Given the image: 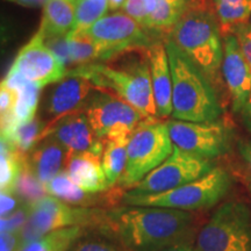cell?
I'll return each mask as SVG.
<instances>
[{
    "label": "cell",
    "instance_id": "1",
    "mask_svg": "<svg viewBox=\"0 0 251 251\" xmlns=\"http://www.w3.org/2000/svg\"><path fill=\"white\" fill-rule=\"evenodd\" d=\"M128 251H163L186 242L193 226L190 212L150 206L113 209L106 224Z\"/></svg>",
    "mask_w": 251,
    "mask_h": 251
},
{
    "label": "cell",
    "instance_id": "2",
    "mask_svg": "<svg viewBox=\"0 0 251 251\" xmlns=\"http://www.w3.org/2000/svg\"><path fill=\"white\" fill-rule=\"evenodd\" d=\"M98 89L114 92L146 119L157 118L150 75L149 48L131 49L101 62L69 69Z\"/></svg>",
    "mask_w": 251,
    "mask_h": 251
},
{
    "label": "cell",
    "instance_id": "3",
    "mask_svg": "<svg viewBox=\"0 0 251 251\" xmlns=\"http://www.w3.org/2000/svg\"><path fill=\"white\" fill-rule=\"evenodd\" d=\"M172 76V118L190 122L216 121L222 108L211 80L178 48L165 40Z\"/></svg>",
    "mask_w": 251,
    "mask_h": 251
},
{
    "label": "cell",
    "instance_id": "4",
    "mask_svg": "<svg viewBox=\"0 0 251 251\" xmlns=\"http://www.w3.org/2000/svg\"><path fill=\"white\" fill-rule=\"evenodd\" d=\"M209 80L219 79L224 62V39L214 9L187 8L168 37Z\"/></svg>",
    "mask_w": 251,
    "mask_h": 251
},
{
    "label": "cell",
    "instance_id": "5",
    "mask_svg": "<svg viewBox=\"0 0 251 251\" xmlns=\"http://www.w3.org/2000/svg\"><path fill=\"white\" fill-rule=\"evenodd\" d=\"M233 186V177L224 168L215 166L213 170L198 179L181 185L166 192L128 196L122 201L128 206H150L180 211H198L213 207L221 201Z\"/></svg>",
    "mask_w": 251,
    "mask_h": 251
},
{
    "label": "cell",
    "instance_id": "6",
    "mask_svg": "<svg viewBox=\"0 0 251 251\" xmlns=\"http://www.w3.org/2000/svg\"><path fill=\"white\" fill-rule=\"evenodd\" d=\"M174 148L168 122H159L157 118L144 119L128 142L127 164L119 183L121 186L131 188L161 165Z\"/></svg>",
    "mask_w": 251,
    "mask_h": 251
},
{
    "label": "cell",
    "instance_id": "7",
    "mask_svg": "<svg viewBox=\"0 0 251 251\" xmlns=\"http://www.w3.org/2000/svg\"><path fill=\"white\" fill-rule=\"evenodd\" d=\"M199 251H251V211L242 201L225 202L197 238Z\"/></svg>",
    "mask_w": 251,
    "mask_h": 251
},
{
    "label": "cell",
    "instance_id": "8",
    "mask_svg": "<svg viewBox=\"0 0 251 251\" xmlns=\"http://www.w3.org/2000/svg\"><path fill=\"white\" fill-rule=\"evenodd\" d=\"M97 137L101 140H130L144 118L133 106L108 90L97 89L84 108Z\"/></svg>",
    "mask_w": 251,
    "mask_h": 251
},
{
    "label": "cell",
    "instance_id": "9",
    "mask_svg": "<svg viewBox=\"0 0 251 251\" xmlns=\"http://www.w3.org/2000/svg\"><path fill=\"white\" fill-rule=\"evenodd\" d=\"M28 205L30 214L20 230L21 246L50 231L91 225L101 216L98 209L70 206L49 194Z\"/></svg>",
    "mask_w": 251,
    "mask_h": 251
},
{
    "label": "cell",
    "instance_id": "10",
    "mask_svg": "<svg viewBox=\"0 0 251 251\" xmlns=\"http://www.w3.org/2000/svg\"><path fill=\"white\" fill-rule=\"evenodd\" d=\"M214 168L212 159L186 152L175 146L174 151L161 165L149 172L125 194L146 196L166 192L202 177Z\"/></svg>",
    "mask_w": 251,
    "mask_h": 251
},
{
    "label": "cell",
    "instance_id": "11",
    "mask_svg": "<svg viewBox=\"0 0 251 251\" xmlns=\"http://www.w3.org/2000/svg\"><path fill=\"white\" fill-rule=\"evenodd\" d=\"M80 34L99 47L103 55L102 61L127 50L149 48L155 41L151 39V33L125 12L105 15Z\"/></svg>",
    "mask_w": 251,
    "mask_h": 251
},
{
    "label": "cell",
    "instance_id": "12",
    "mask_svg": "<svg viewBox=\"0 0 251 251\" xmlns=\"http://www.w3.org/2000/svg\"><path fill=\"white\" fill-rule=\"evenodd\" d=\"M176 147L193 155L212 159L224 156L231 148L233 130L222 121H168Z\"/></svg>",
    "mask_w": 251,
    "mask_h": 251
},
{
    "label": "cell",
    "instance_id": "13",
    "mask_svg": "<svg viewBox=\"0 0 251 251\" xmlns=\"http://www.w3.org/2000/svg\"><path fill=\"white\" fill-rule=\"evenodd\" d=\"M67 67L54 51L46 45L43 37L35 34L19 51L9 72H17L41 89L62 80Z\"/></svg>",
    "mask_w": 251,
    "mask_h": 251
},
{
    "label": "cell",
    "instance_id": "14",
    "mask_svg": "<svg viewBox=\"0 0 251 251\" xmlns=\"http://www.w3.org/2000/svg\"><path fill=\"white\" fill-rule=\"evenodd\" d=\"M96 87L86 78L68 74L62 80L52 84L43 101V117L48 124L65 115L84 111Z\"/></svg>",
    "mask_w": 251,
    "mask_h": 251
},
{
    "label": "cell",
    "instance_id": "15",
    "mask_svg": "<svg viewBox=\"0 0 251 251\" xmlns=\"http://www.w3.org/2000/svg\"><path fill=\"white\" fill-rule=\"evenodd\" d=\"M52 136L69 152L90 151L102 156L105 140L96 136L85 112L79 111L65 115L47 126L42 140Z\"/></svg>",
    "mask_w": 251,
    "mask_h": 251
},
{
    "label": "cell",
    "instance_id": "16",
    "mask_svg": "<svg viewBox=\"0 0 251 251\" xmlns=\"http://www.w3.org/2000/svg\"><path fill=\"white\" fill-rule=\"evenodd\" d=\"M224 39V62L221 75L231 98L235 113H241L251 94V68L248 64L234 34Z\"/></svg>",
    "mask_w": 251,
    "mask_h": 251
},
{
    "label": "cell",
    "instance_id": "17",
    "mask_svg": "<svg viewBox=\"0 0 251 251\" xmlns=\"http://www.w3.org/2000/svg\"><path fill=\"white\" fill-rule=\"evenodd\" d=\"M150 75L157 118L172 115V76L165 42L155 40L149 47Z\"/></svg>",
    "mask_w": 251,
    "mask_h": 251
},
{
    "label": "cell",
    "instance_id": "18",
    "mask_svg": "<svg viewBox=\"0 0 251 251\" xmlns=\"http://www.w3.org/2000/svg\"><path fill=\"white\" fill-rule=\"evenodd\" d=\"M65 168L74 183L87 193H98L109 187L101 156L90 151L69 152Z\"/></svg>",
    "mask_w": 251,
    "mask_h": 251
},
{
    "label": "cell",
    "instance_id": "19",
    "mask_svg": "<svg viewBox=\"0 0 251 251\" xmlns=\"http://www.w3.org/2000/svg\"><path fill=\"white\" fill-rule=\"evenodd\" d=\"M69 151L52 136H47L30 150L26 164L43 185L49 183L62 171Z\"/></svg>",
    "mask_w": 251,
    "mask_h": 251
},
{
    "label": "cell",
    "instance_id": "20",
    "mask_svg": "<svg viewBox=\"0 0 251 251\" xmlns=\"http://www.w3.org/2000/svg\"><path fill=\"white\" fill-rule=\"evenodd\" d=\"M78 2L79 0H47L37 34L47 39L71 33L76 23Z\"/></svg>",
    "mask_w": 251,
    "mask_h": 251
},
{
    "label": "cell",
    "instance_id": "21",
    "mask_svg": "<svg viewBox=\"0 0 251 251\" xmlns=\"http://www.w3.org/2000/svg\"><path fill=\"white\" fill-rule=\"evenodd\" d=\"M222 36L251 20V0H212Z\"/></svg>",
    "mask_w": 251,
    "mask_h": 251
},
{
    "label": "cell",
    "instance_id": "22",
    "mask_svg": "<svg viewBox=\"0 0 251 251\" xmlns=\"http://www.w3.org/2000/svg\"><path fill=\"white\" fill-rule=\"evenodd\" d=\"M187 8L188 0H157V7L146 29L151 34L165 35L166 40Z\"/></svg>",
    "mask_w": 251,
    "mask_h": 251
},
{
    "label": "cell",
    "instance_id": "23",
    "mask_svg": "<svg viewBox=\"0 0 251 251\" xmlns=\"http://www.w3.org/2000/svg\"><path fill=\"white\" fill-rule=\"evenodd\" d=\"M48 122L42 119L34 118L31 120L17 126L8 133L1 135V141L17 151L25 153L33 150L34 147L42 140Z\"/></svg>",
    "mask_w": 251,
    "mask_h": 251
},
{
    "label": "cell",
    "instance_id": "24",
    "mask_svg": "<svg viewBox=\"0 0 251 251\" xmlns=\"http://www.w3.org/2000/svg\"><path fill=\"white\" fill-rule=\"evenodd\" d=\"M83 235H85L84 227L58 229L24 244L19 251H68L75 241Z\"/></svg>",
    "mask_w": 251,
    "mask_h": 251
},
{
    "label": "cell",
    "instance_id": "25",
    "mask_svg": "<svg viewBox=\"0 0 251 251\" xmlns=\"http://www.w3.org/2000/svg\"><path fill=\"white\" fill-rule=\"evenodd\" d=\"M128 140H105L101 163L108 185L113 186L120 180L127 164Z\"/></svg>",
    "mask_w": 251,
    "mask_h": 251
},
{
    "label": "cell",
    "instance_id": "26",
    "mask_svg": "<svg viewBox=\"0 0 251 251\" xmlns=\"http://www.w3.org/2000/svg\"><path fill=\"white\" fill-rule=\"evenodd\" d=\"M68 40V65L74 68L90 63L100 62L103 55L99 47L83 34L69 33Z\"/></svg>",
    "mask_w": 251,
    "mask_h": 251
},
{
    "label": "cell",
    "instance_id": "27",
    "mask_svg": "<svg viewBox=\"0 0 251 251\" xmlns=\"http://www.w3.org/2000/svg\"><path fill=\"white\" fill-rule=\"evenodd\" d=\"M24 153L17 151L1 141V158H0V188L1 192H13L19 176L23 170Z\"/></svg>",
    "mask_w": 251,
    "mask_h": 251
},
{
    "label": "cell",
    "instance_id": "28",
    "mask_svg": "<svg viewBox=\"0 0 251 251\" xmlns=\"http://www.w3.org/2000/svg\"><path fill=\"white\" fill-rule=\"evenodd\" d=\"M45 187L49 196L75 205L85 203L91 198V193L85 192L83 188L74 183L67 171L59 172Z\"/></svg>",
    "mask_w": 251,
    "mask_h": 251
},
{
    "label": "cell",
    "instance_id": "29",
    "mask_svg": "<svg viewBox=\"0 0 251 251\" xmlns=\"http://www.w3.org/2000/svg\"><path fill=\"white\" fill-rule=\"evenodd\" d=\"M109 9L108 0H79L76 12V23L71 33L80 34L92 27Z\"/></svg>",
    "mask_w": 251,
    "mask_h": 251
},
{
    "label": "cell",
    "instance_id": "30",
    "mask_svg": "<svg viewBox=\"0 0 251 251\" xmlns=\"http://www.w3.org/2000/svg\"><path fill=\"white\" fill-rule=\"evenodd\" d=\"M14 193L23 198L25 203H31L48 194L45 185L37 179L27 166L26 157L24 158L23 170H21V174L19 176L17 184H15Z\"/></svg>",
    "mask_w": 251,
    "mask_h": 251
},
{
    "label": "cell",
    "instance_id": "31",
    "mask_svg": "<svg viewBox=\"0 0 251 251\" xmlns=\"http://www.w3.org/2000/svg\"><path fill=\"white\" fill-rule=\"evenodd\" d=\"M156 7L157 0H125L122 11L146 28Z\"/></svg>",
    "mask_w": 251,
    "mask_h": 251
},
{
    "label": "cell",
    "instance_id": "32",
    "mask_svg": "<svg viewBox=\"0 0 251 251\" xmlns=\"http://www.w3.org/2000/svg\"><path fill=\"white\" fill-rule=\"evenodd\" d=\"M121 244H117L107 238L89 237L83 235L75 241L68 251H125Z\"/></svg>",
    "mask_w": 251,
    "mask_h": 251
},
{
    "label": "cell",
    "instance_id": "33",
    "mask_svg": "<svg viewBox=\"0 0 251 251\" xmlns=\"http://www.w3.org/2000/svg\"><path fill=\"white\" fill-rule=\"evenodd\" d=\"M29 205L24 203L18 211H15L12 214L7 216H1L0 220V228L1 233H17L20 231L26 222L29 219Z\"/></svg>",
    "mask_w": 251,
    "mask_h": 251
},
{
    "label": "cell",
    "instance_id": "34",
    "mask_svg": "<svg viewBox=\"0 0 251 251\" xmlns=\"http://www.w3.org/2000/svg\"><path fill=\"white\" fill-rule=\"evenodd\" d=\"M233 34L236 36L242 54L251 68V20L249 23L237 27Z\"/></svg>",
    "mask_w": 251,
    "mask_h": 251
},
{
    "label": "cell",
    "instance_id": "35",
    "mask_svg": "<svg viewBox=\"0 0 251 251\" xmlns=\"http://www.w3.org/2000/svg\"><path fill=\"white\" fill-rule=\"evenodd\" d=\"M15 99H17V93L15 91L9 89L1 81V87H0V111H1V119L7 118L11 115L15 105Z\"/></svg>",
    "mask_w": 251,
    "mask_h": 251
},
{
    "label": "cell",
    "instance_id": "36",
    "mask_svg": "<svg viewBox=\"0 0 251 251\" xmlns=\"http://www.w3.org/2000/svg\"><path fill=\"white\" fill-rule=\"evenodd\" d=\"M0 201H1V206H0V214H1V216H7L20 208L19 207L20 200H19L17 194L13 192H1Z\"/></svg>",
    "mask_w": 251,
    "mask_h": 251
},
{
    "label": "cell",
    "instance_id": "37",
    "mask_svg": "<svg viewBox=\"0 0 251 251\" xmlns=\"http://www.w3.org/2000/svg\"><path fill=\"white\" fill-rule=\"evenodd\" d=\"M20 247V231H17V233H1V236H0V251H19Z\"/></svg>",
    "mask_w": 251,
    "mask_h": 251
},
{
    "label": "cell",
    "instance_id": "38",
    "mask_svg": "<svg viewBox=\"0 0 251 251\" xmlns=\"http://www.w3.org/2000/svg\"><path fill=\"white\" fill-rule=\"evenodd\" d=\"M238 151H240L241 157H242V159L247 164L248 169H249L251 174V141L241 142L238 144Z\"/></svg>",
    "mask_w": 251,
    "mask_h": 251
},
{
    "label": "cell",
    "instance_id": "39",
    "mask_svg": "<svg viewBox=\"0 0 251 251\" xmlns=\"http://www.w3.org/2000/svg\"><path fill=\"white\" fill-rule=\"evenodd\" d=\"M241 114H242L243 117V120L246 122L247 127L249 128L250 131H251V94L249 97V99L247 100L246 105H244V107L242 111H241Z\"/></svg>",
    "mask_w": 251,
    "mask_h": 251
},
{
    "label": "cell",
    "instance_id": "40",
    "mask_svg": "<svg viewBox=\"0 0 251 251\" xmlns=\"http://www.w3.org/2000/svg\"><path fill=\"white\" fill-rule=\"evenodd\" d=\"M8 1L15 2L21 6H27V7H36V6L45 5L47 0H8Z\"/></svg>",
    "mask_w": 251,
    "mask_h": 251
},
{
    "label": "cell",
    "instance_id": "41",
    "mask_svg": "<svg viewBox=\"0 0 251 251\" xmlns=\"http://www.w3.org/2000/svg\"><path fill=\"white\" fill-rule=\"evenodd\" d=\"M212 0H188V8L191 7H207L211 6Z\"/></svg>",
    "mask_w": 251,
    "mask_h": 251
},
{
    "label": "cell",
    "instance_id": "42",
    "mask_svg": "<svg viewBox=\"0 0 251 251\" xmlns=\"http://www.w3.org/2000/svg\"><path fill=\"white\" fill-rule=\"evenodd\" d=\"M191 244L185 242V243H179V244H176L174 247L168 248V249L163 250V251H188L191 249Z\"/></svg>",
    "mask_w": 251,
    "mask_h": 251
},
{
    "label": "cell",
    "instance_id": "43",
    "mask_svg": "<svg viewBox=\"0 0 251 251\" xmlns=\"http://www.w3.org/2000/svg\"><path fill=\"white\" fill-rule=\"evenodd\" d=\"M109 4V11L117 12L119 8H122L125 4V0H108Z\"/></svg>",
    "mask_w": 251,
    "mask_h": 251
},
{
    "label": "cell",
    "instance_id": "44",
    "mask_svg": "<svg viewBox=\"0 0 251 251\" xmlns=\"http://www.w3.org/2000/svg\"><path fill=\"white\" fill-rule=\"evenodd\" d=\"M248 188H249L250 194H251V176L250 177H248Z\"/></svg>",
    "mask_w": 251,
    "mask_h": 251
},
{
    "label": "cell",
    "instance_id": "45",
    "mask_svg": "<svg viewBox=\"0 0 251 251\" xmlns=\"http://www.w3.org/2000/svg\"><path fill=\"white\" fill-rule=\"evenodd\" d=\"M188 251H199V250H198L196 247H193V246H192V247H191V249L188 250Z\"/></svg>",
    "mask_w": 251,
    "mask_h": 251
}]
</instances>
